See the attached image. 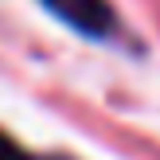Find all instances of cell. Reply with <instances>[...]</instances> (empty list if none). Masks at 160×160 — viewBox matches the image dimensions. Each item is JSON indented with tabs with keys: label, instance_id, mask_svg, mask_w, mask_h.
Instances as JSON below:
<instances>
[{
	"label": "cell",
	"instance_id": "cell-1",
	"mask_svg": "<svg viewBox=\"0 0 160 160\" xmlns=\"http://www.w3.org/2000/svg\"><path fill=\"white\" fill-rule=\"evenodd\" d=\"M39 4L51 16H59L67 28H74L78 35H90V39H106L117 23L109 0H39Z\"/></svg>",
	"mask_w": 160,
	"mask_h": 160
},
{
	"label": "cell",
	"instance_id": "cell-2",
	"mask_svg": "<svg viewBox=\"0 0 160 160\" xmlns=\"http://www.w3.org/2000/svg\"><path fill=\"white\" fill-rule=\"evenodd\" d=\"M0 160H35V156H31L16 137H8V133L0 129Z\"/></svg>",
	"mask_w": 160,
	"mask_h": 160
}]
</instances>
